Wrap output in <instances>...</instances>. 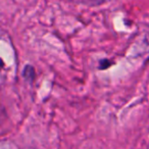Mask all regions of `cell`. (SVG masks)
<instances>
[{"label": "cell", "mask_w": 149, "mask_h": 149, "mask_svg": "<svg viewBox=\"0 0 149 149\" xmlns=\"http://www.w3.org/2000/svg\"><path fill=\"white\" fill-rule=\"evenodd\" d=\"M24 76L27 78L28 80L32 81L34 79V76H35V70L32 68L31 65H27L24 70Z\"/></svg>", "instance_id": "obj_1"}]
</instances>
